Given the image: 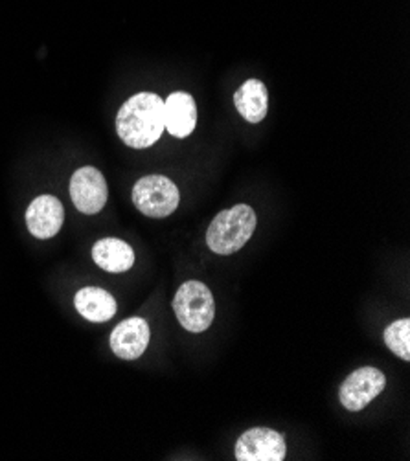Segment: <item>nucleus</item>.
Wrapping results in <instances>:
<instances>
[{
	"mask_svg": "<svg viewBox=\"0 0 410 461\" xmlns=\"http://www.w3.org/2000/svg\"><path fill=\"white\" fill-rule=\"evenodd\" d=\"M284 436L272 429H251L236 443L238 461H284Z\"/></svg>",
	"mask_w": 410,
	"mask_h": 461,
	"instance_id": "obj_7",
	"label": "nucleus"
},
{
	"mask_svg": "<svg viewBox=\"0 0 410 461\" xmlns=\"http://www.w3.org/2000/svg\"><path fill=\"white\" fill-rule=\"evenodd\" d=\"M70 197L74 206L85 215L102 212L109 197L104 175L90 166L77 169L70 178Z\"/></svg>",
	"mask_w": 410,
	"mask_h": 461,
	"instance_id": "obj_6",
	"label": "nucleus"
},
{
	"mask_svg": "<svg viewBox=\"0 0 410 461\" xmlns=\"http://www.w3.org/2000/svg\"><path fill=\"white\" fill-rule=\"evenodd\" d=\"M173 311L178 324L190 333L206 331L215 316V302L203 282L182 284L173 298Z\"/></svg>",
	"mask_w": 410,
	"mask_h": 461,
	"instance_id": "obj_3",
	"label": "nucleus"
},
{
	"mask_svg": "<svg viewBox=\"0 0 410 461\" xmlns=\"http://www.w3.org/2000/svg\"><path fill=\"white\" fill-rule=\"evenodd\" d=\"M238 113L249 123H260L269 111L267 86L260 79H247L234 95Z\"/></svg>",
	"mask_w": 410,
	"mask_h": 461,
	"instance_id": "obj_12",
	"label": "nucleus"
},
{
	"mask_svg": "<svg viewBox=\"0 0 410 461\" xmlns=\"http://www.w3.org/2000/svg\"><path fill=\"white\" fill-rule=\"evenodd\" d=\"M76 311L88 321L102 324L109 321L116 314V300L104 289L98 287H85L74 298Z\"/></svg>",
	"mask_w": 410,
	"mask_h": 461,
	"instance_id": "obj_11",
	"label": "nucleus"
},
{
	"mask_svg": "<svg viewBox=\"0 0 410 461\" xmlns=\"http://www.w3.org/2000/svg\"><path fill=\"white\" fill-rule=\"evenodd\" d=\"M151 331L144 318L132 316L123 320L111 333V349L123 360H134L144 355L150 346Z\"/></svg>",
	"mask_w": 410,
	"mask_h": 461,
	"instance_id": "obj_9",
	"label": "nucleus"
},
{
	"mask_svg": "<svg viewBox=\"0 0 410 461\" xmlns=\"http://www.w3.org/2000/svg\"><path fill=\"white\" fill-rule=\"evenodd\" d=\"M385 344L387 348L399 358L403 360H410V320L408 318H401L396 320L394 324H390L385 330Z\"/></svg>",
	"mask_w": 410,
	"mask_h": 461,
	"instance_id": "obj_14",
	"label": "nucleus"
},
{
	"mask_svg": "<svg viewBox=\"0 0 410 461\" xmlns=\"http://www.w3.org/2000/svg\"><path fill=\"white\" fill-rule=\"evenodd\" d=\"M116 131L122 142L134 149H146L159 142L164 132V102L153 92L129 98L118 111Z\"/></svg>",
	"mask_w": 410,
	"mask_h": 461,
	"instance_id": "obj_1",
	"label": "nucleus"
},
{
	"mask_svg": "<svg viewBox=\"0 0 410 461\" xmlns=\"http://www.w3.org/2000/svg\"><path fill=\"white\" fill-rule=\"evenodd\" d=\"M65 221V210L58 197L39 195L26 210V226L37 240L54 238Z\"/></svg>",
	"mask_w": 410,
	"mask_h": 461,
	"instance_id": "obj_8",
	"label": "nucleus"
},
{
	"mask_svg": "<svg viewBox=\"0 0 410 461\" xmlns=\"http://www.w3.org/2000/svg\"><path fill=\"white\" fill-rule=\"evenodd\" d=\"M93 259L105 272L120 274L134 265V250L122 240L104 238L93 247Z\"/></svg>",
	"mask_w": 410,
	"mask_h": 461,
	"instance_id": "obj_13",
	"label": "nucleus"
},
{
	"mask_svg": "<svg viewBox=\"0 0 410 461\" xmlns=\"http://www.w3.org/2000/svg\"><path fill=\"white\" fill-rule=\"evenodd\" d=\"M385 384L387 377L378 367H360L342 383L339 390L341 404L350 411H360L385 390Z\"/></svg>",
	"mask_w": 410,
	"mask_h": 461,
	"instance_id": "obj_5",
	"label": "nucleus"
},
{
	"mask_svg": "<svg viewBox=\"0 0 410 461\" xmlns=\"http://www.w3.org/2000/svg\"><path fill=\"white\" fill-rule=\"evenodd\" d=\"M256 212L249 204H236L219 212L206 230V245L219 256L241 250L256 230Z\"/></svg>",
	"mask_w": 410,
	"mask_h": 461,
	"instance_id": "obj_2",
	"label": "nucleus"
},
{
	"mask_svg": "<svg viewBox=\"0 0 410 461\" xmlns=\"http://www.w3.org/2000/svg\"><path fill=\"white\" fill-rule=\"evenodd\" d=\"M132 203L144 215L164 219L178 208L180 194L173 180L168 176L148 175L134 184Z\"/></svg>",
	"mask_w": 410,
	"mask_h": 461,
	"instance_id": "obj_4",
	"label": "nucleus"
},
{
	"mask_svg": "<svg viewBox=\"0 0 410 461\" xmlns=\"http://www.w3.org/2000/svg\"><path fill=\"white\" fill-rule=\"evenodd\" d=\"M197 125V105L188 92H171L164 102V129L175 138H187Z\"/></svg>",
	"mask_w": 410,
	"mask_h": 461,
	"instance_id": "obj_10",
	"label": "nucleus"
}]
</instances>
